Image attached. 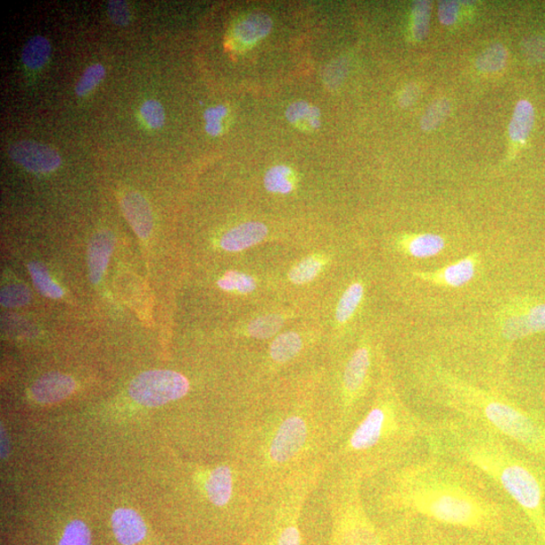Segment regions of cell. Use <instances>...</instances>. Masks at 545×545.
<instances>
[{"instance_id": "7c38bea8", "label": "cell", "mask_w": 545, "mask_h": 545, "mask_svg": "<svg viewBox=\"0 0 545 545\" xmlns=\"http://www.w3.org/2000/svg\"><path fill=\"white\" fill-rule=\"evenodd\" d=\"M481 254L473 252L465 258L434 271H413L414 278L434 287L458 289L467 285L477 276L481 266Z\"/></svg>"}, {"instance_id": "b9f144b4", "label": "cell", "mask_w": 545, "mask_h": 545, "mask_svg": "<svg viewBox=\"0 0 545 545\" xmlns=\"http://www.w3.org/2000/svg\"><path fill=\"white\" fill-rule=\"evenodd\" d=\"M459 4L456 2H442L439 7V17L442 24L454 25L458 18Z\"/></svg>"}, {"instance_id": "ac0fdd59", "label": "cell", "mask_w": 545, "mask_h": 545, "mask_svg": "<svg viewBox=\"0 0 545 545\" xmlns=\"http://www.w3.org/2000/svg\"><path fill=\"white\" fill-rule=\"evenodd\" d=\"M111 524L115 539L122 545L139 543L147 534V527L143 518L132 509L115 510L112 514Z\"/></svg>"}, {"instance_id": "7402d4cb", "label": "cell", "mask_w": 545, "mask_h": 545, "mask_svg": "<svg viewBox=\"0 0 545 545\" xmlns=\"http://www.w3.org/2000/svg\"><path fill=\"white\" fill-rule=\"evenodd\" d=\"M233 489V472L227 466H220L214 469L206 481L207 496L218 508H224L229 502Z\"/></svg>"}, {"instance_id": "e575fe53", "label": "cell", "mask_w": 545, "mask_h": 545, "mask_svg": "<svg viewBox=\"0 0 545 545\" xmlns=\"http://www.w3.org/2000/svg\"><path fill=\"white\" fill-rule=\"evenodd\" d=\"M59 545H91V534L81 520H73L64 531Z\"/></svg>"}, {"instance_id": "836d02e7", "label": "cell", "mask_w": 545, "mask_h": 545, "mask_svg": "<svg viewBox=\"0 0 545 545\" xmlns=\"http://www.w3.org/2000/svg\"><path fill=\"white\" fill-rule=\"evenodd\" d=\"M105 76V68L101 63L90 65L83 72L80 79L76 84L75 92L78 96H86L95 90Z\"/></svg>"}, {"instance_id": "83f0119b", "label": "cell", "mask_w": 545, "mask_h": 545, "mask_svg": "<svg viewBox=\"0 0 545 545\" xmlns=\"http://www.w3.org/2000/svg\"><path fill=\"white\" fill-rule=\"evenodd\" d=\"M508 52L503 45H493L483 51L477 58L478 70L483 73H494L502 70L508 63Z\"/></svg>"}, {"instance_id": "ba28073f", "label": "cell", "mask_w": 545, "mask_h": 545, "mask_svg": "<svg viewBox=\"0 0 545 545\" xmlns=\"http://www.w3.org/2000/svg\"><path fill=\"white\" fill-rule=\"evenodd\" d=\"M403 529L399 545H505V541L462 531L417 518L402 517Z\"/></svg>"}, {"instance_id": "ffe728a7", "label": "cell", "mask_w": 545, "mask_h": 545, "mask_svg": "<svg viewBox=\"0 0 545 545\" xmlns=\"http://www.w3.org/2000/svg\"><path fill=\"white\" fill-rule=\"evenodd\" d=\"M268 235V228L262 222H245L237 226L221 237V248L227 252H241L262 241Z\"/></svg>"}, {"instance_id": "7bdbcfd3", "label": "cell", "mask_w": 545, "mask_h": 545, "mask_svg": "<svg viewBox=\"0 0 545 545\" xmlns=\"http://www.w3.org/2000/svg\"><path fill=\"white\" fill-rule=\"evenodd\" d=\"M419 95L420 90L417 84H410L403 89L400 97H399V103L402 107H409L417 103Z\"/></svg>"}, {"instance_id": "d6986e66", "label": "cell", "mask_w": 545, "mask_h": 545, "mask_svg": "<svg viewBox=\"0 0 545 545\" xmlns=\"http://www.w3.org/2000/svg\"><path fill=\"white\" fill-rule=\"evenodd\" d=\"M114 244L115 237L111 230H102L92 236L88 245L89 277L92 283L97 284L103 279Z\"/></svg>"}, {"instance_id": "52a82bcc", "label": "cell", "mask_w": 545, "mask_h": 545, "mask_svg": "<svg viewBox=\"0 0 545 545\" xmlns=\"http://www.w3.org/2000/svg\"><path fill=\"white\" fill-rule=\"evenodd\" d=\"M310 480L301 477L293 479L276 501L272 510L264 514L250 534L247 545H301V533L299 527L307 483Z\"/></svg>"}, {"instance_id": "9a60e30c", "label": "cell", "mask_w": 545, "mask_h": 545, "mask_svg": "<svg viewBox=\"0 0 545 545\" xmlns=\"http://www.w3.org/2000/svg\"><path fill=\"white\" fill-rule=\"evenodd\" d=\"M445 237L432 233L405 234L398 237L397 249L414 259H429L442 254L447 249Z\"/></svg>"}, {"instance_id": "5bb4252c", "label": "cell", "mask_w": 545, "mask_h": 545, "mask_svg": "<svg viewBox=\"0 0 545 545\" xmlns=\"http://www.w3.org/2000/svg\"><path fill=\"white\" fill-rule=\"evenodd\" d=\"M273 21L264 13L245 15L232 29L229 36L230 48L245 51L254 47L271 33Z\"/></svg>"}, {"instance_id": "8d00e7d4", "label": "cell", "mask_w": 545, "mask_h": 545, "mask_svg": "<svg viewBox=\"0 0 545 545\" xmlns=\"http://www.w3.org/2000/svg\"><path fill=\"white\" fill-rule=\"evenodd\" d=\"M30 293L28 288L21 284H11L2 289V301L4 307H19L29 302Z\"/></svg>"}, {"instance_id": "603a6c76", "label": "cell", "mask_w": 545, "mask_h": 545, "mask_svg": "<svg viewBox=\"0 0 545 545\" xmlns=\"http://www.w3.org/2000/svg\"><path fill=\"white\" fill-rule=\"evenodd\" d=\"M290 124L305 132H312L321 125V114L318 107L305 102L292 103L286 111Z\"/></svg>"}, {"instance_id": "2e32d148", "label": "cell", "mask_w": 545, "mask_h": 545, "mask_svg": "<svg viewBox=\"0 0 545 545\" xmlns=\"http://www.w3.org/2000/svg\"><path fill=\"white\" fill-rule=\"evenodd\" d=\"M75 387L74 380L69 376L61 373H50L43 376L34 384L30 388V395L38 403H57L70 396Z\"/></svg>"}, {"instance_id": "5b68a950", "label": "cell", "mask_w": 545, "mask_h": 545, "mask_svg": "<svg viewBox=\"0 0 545 545\" xmlns=\"http://www.w3.org/2000/svg\"><path fill=\"white\" fill-rule=\"evenodd\" d=\"M364 478L343 472L334 501L333 545H399L403 520L388 529L376 525L364 508L360 486Z\"/></svg>"}, {"instance_id": "8992f818", "label": "cell", "mask_w": 545, "mask_h": 545, "mask_svg": "<svg viewBox=\"0 0 545 545\" xmlns=\"http://www.w3.org/2000/svg\"><path fill=\"white\" fill-rule=\"evenodd\" d=\"M320 417L304 412H292L272 422L264 443L260 445L258 467L272 483L288 475L312 451L320 436Z\"/></svg>"}, {"instance_id": "6da1fadb", "label": "cell", "mask_w": 545, "mask_h": 545, "mask_svg": "<svg viewBox=\"0 0 545 545\" xmlns=\"http://www.w3.org/2000/svg\"><path fill=\"white\" fill-rule=\"evenodd\" d=\"M384 511L506 541L516 513L493 483L458 460L428 452L389 471Z\"/></svg>"}, {"instance_id": "3957f363", "label": "cell", "mask_w": 545, "mask_h": 545, "mask_svg": "<svg viewBox=\"0 0 545 545\" xmlns=\"http://www.w3.org/2000/svg\"><path fill=\"white\" fill-rule=\"evenodd\" d=\"M417 385L429 401L545 459V418L527 411L502 391L478 385L435 358L417 368Z\"/></svg>"}, {"instance_id": "4dcf8cb0", "label": "cell", "mask_w": 545, "mask_h": 545, "mask_svg": "<svg viewBox=\"0 0 545 545\" xmlns=\"http://www.w3.org/2000/svg\"><path fill=\"white\" fill-rule=\"evenodd\" d=\"M450 112V103L447 98L436 99L431 105L428 106L424 117L420 121L421 128L431 132V130L439 128L442 122L449 117Z\"/></svg>"}, {"instance_id": "60d3db41", "label": "cell", "mask_w": 545, "mask_h": 545, "mask_svg": "<svg viewBox=\"0 0 545 545\" xmlns=\"http://www.w3.org/2000/svg\"><path fill=\"white\" fill-rule=\"evenodd\" d=\"M524 52L525 55L536 62L545 60V40L540 37L529 38L524 45Z\"/></svg>"}, {"instance_id": "1f68e13d", "label": "cell", "mask_w": 545, "mask_h": 545, "mask_svg": "<svg viewBox=\"0 0 545 545\" xmlns=\"http://www.w3.org/2000/svg\"><path fill=\"white\" fill-rule=\"evenodd\" d=\"M284 325V318L276 314L271 316L260 317L252 320L248 326V333L251 336L259 340L270 339L279 332Z\"/></svg>"}, {"instance_id": "ab89813d", "label": "cell", "mask_w": 545, "mask_h": 545, "mask_svg": "<svg viewBox=\"0 0 545 545\" xmlns=\"http://www.w3.org/2000/svg\"><path fill=\"white\" fill-rule=\"evenodd\" d=\"M107 12L113 24L118 26H127L130 21L128 5L122 0H111L107 4Z\"/></svg>"}, {"instance_id": "30bf717a", "label": "cell", "mask_w": 545, "mask_h": 545, "mask_svg": "<svg viewBox=\"0 0 545 545\" xmlns=\"http://www.w3.org/2000/svg\"><path fill=\"white\" fill-rule=\"evenodd\" d=\"M189 383L184 376L169 370L145 372L129 385V395L134 400L148 407H158L178 400L186 396Z\"/></svg>"}, {"instance_id": "7a4b0ae2", "label": "cell", "mask_w": 545, "mask_h": 545, "mask_svg": "<svg viewBox=\"0 0 545 545\" xmlns=\"http://www.w3.org/2000/svg\"><path fill=\"white\" fill-rule=\"evenodd\" d=\"M428 452L470 466L517 505L545 543V481L508 441L455 417L433 422Z\"/></svg>"}, {"instance_id": "d590c367", "label": "cell", "mask_w": 545, "mask_h": 545, "mask_svg": "<svg viewBox=\"0 0 545 545\" xmlns=\"http://www.w3.org/2000/svg\"><path fill=\"white\" fill-rule=\"evenodd\" d=\"M429 17H431V4L426 2H418L412 9V34L417 40H421L428 33Z\"/></svg>"}, {"instance_id": "ee69618b", "label": "cell", "mask_w": 545, "mask_h": 545, "mask_svg": "<svg viewBox=\"0 0 545 545\" xmlns=\"http://www.w3.org/2000/svg\"><path fill=\"white\" fill-rule=\"evenodd\" d=\"M544 400H545V391H544Z\"/></svg>"}, {"instance_id": "9c48e42d", "label": "cell", "mask_w": 545, "mask_h": 545, "mask_svg": "<svg viewBox=\"0 0 545 545\" xmlns=\"http://www.w3.org/2000/svg\"><path fill=\"white\" fill-rule=\"evenodd\" d=\"M373 365L372 350L367 343H362L352 352L344 367L343 376V409L339 419V431L347 429L354 420L358 404L362 401L371 379Z\"/></svg>"}, {"instance_id": "4316f807", "label": "cell", "mask_w": 545, "mask_h": 545, "mask_svg": "<svg viewBox=\"0 0 545 545\" xmlns=\"http://www.w3.org/2000/svg\"><path fill=\"white\" fill-rule=\"evenodd\" d=\"M302 349V340L295 333L283 334L273 341L270 357L276 363H286L295 358Z\"/></svg>"}, {"instance_id": "d6a6232c", "label": "cell", "mask_w": 545, "mask_h": 545, "mask_svg": "<svg viewBox=\"0 0 545 545\" xmlns=\"http://www.w3.org/2000/svg\"><path fill=\"white\" fill-rule=\"evenodd\" d=\"M322 262L318 258L310 257L301 260L289 273V279L296 285L309 283L317 278L322 268Z\"/></svg>"}, {"instance_id": "484cf974", "label": "cell", "mask_w": 545, "mask_h": 545, "mask_svg": "<svg viewBox=\"0 0 545 545\" xmlns=\"http://www.w3.org/2000/svg\"><path fill=\"white\" fill-rule=\"evenodd\" d=\"M296 176L290 167L279 165L268 170L264 178L265 187L276 194H288L295 188Z\"/></svg>"}, {"instance_id": "74e56055", "label": "cell", "mask_w": 545, "mask_h": 545, "mask_svg": "<svg viewBox=\"0 0 545 545\" xmlns=\"http://www.w3.org/2000/svg\"><path fill=\"white\" fill-rule=\"evenodd\" d=\"M228 110L225 105L211 107L204 112L205 130L212 136H218L224 130V120L227 117Z\"/></svg>"}, {"instance_id": "f1b7e54d", "label": "cell", "mask_w": 545, "mask_h": 545, "mask_svg": "<svg viewBox=\"0 0 545 545\" xmlns=\"http://www.w3.org/2000/svg\"><path fill=\"white\" fill-rule=\"evenodd\" d=\"M28 268L36 287L43 295L55 299L63 296V290L51 279L47 268L42 264L33 262Z\"/></svg>"}, {"instance_id": "f546056e", "label": "cell", "mask_w": 545, "mask_h": 545, "mask_svg": "<svg viewBox=\"0 0 545 545\" xmlns=\"http://www.w3.org/2000/svg\"><path fill=\"white\" fill-rule=\"evenodd\" d=\"M219 286L225 291L249 294L257 288L252 276L237 271H228L219 280Z\"/></svg>"}, {"instance_id": "8fae6325", "label": "cell", "mask_w": 545, "mask_h": 545, "mask_svg": "<svg viewBox=\"0 0 545 545\" xmlns=\"http://www.w3.org/2000/svg\"><path fill=\"white\" fill-rule=\"evenodd\" d=\"M499 333L508 343L545 332V302L510 303L499 312Z\"/></svg>"}, {"instance_id": "e0dca14e", "label": "cell", "mask_w": 545, "mask_h": 545, "mask_svg": "<svg viewBox=\"0 0 545 545\" xmlns=\"http://www.w3.org/2000/svg\"><path fill=\"white\" fill-rule=\"evenodd\" d=\"M120 206L136 235L147 239L153 229V216L147 201L137 192H128L121 197Z\"/></svg>"}, {"instance_id": "d4e9b609", "label": "cell", "mask_w": 545, "mask_h": 545, "mask_svg": "<svg viewBox=\"0 0 545 545\" xmlns=\"http://www.w3.org/2000/svg\"><path fill=\"white\" fill-rule=\"evenodd\" d=\"M365 296V286L363 283L355 282L343 292L339 305L336 307L335 318L340 324L347 322L354 317Z\"/></svg>"}, {"instance_id": "4fadbf2b", "label": "cell", "mask_w": 545, "mask_h": 545, "mask_svg": "<svg viewBox=\"0 0 545 545\" xmlns=\"http://www.w3.org/2000/svg\"><path fill=\"white\" fill-rule=\"evenodd\" d=\"M9 155L13 162L36 174H47L56 171L62 163L58 152L33 141L14 143L9 148Z\"/></svg>"}, {"instance_id": "f35d334b", "label": "cell", "mask_w": 545, "mask_h": 545, "mask_svg": "<svg viewBox=\"0 0 545 545\" xmlns=\"http://www.w3.org/2000/svg\"><path fill=\"white\" fill-rule=\"evenodd\" d=\"M142 118L151 128L158 129L165 124L164 107L157 101L145 102L141 107Z\"/></svg>"}, {"instance_id": "44dd1931", "label": "cell", "mask_w": 545, "mask_h": 545, "mask_svg": "<svg viewBox=\"0 0 545 545\" xmlns=\"http://www.w3.org/2000/svg\"><path fill=\"white\" fill-rule=\"evenodd\" d=\"M535 125V109L528 99H520L516 105L508 128L510 141L514 148L524 147Z\"/></svg>"}, {"instance_id": "cb8c5ba5", "label": "cell", "mask_w": 545, "mask_h": 545, "mask_svg": "<svg viewBox=\"0 0 545 545\" xmlns=\"http://www.w3.org/2000/svg\"><path fill=\"white\" fill-rule=\"evenodd\" d=\"M52 45L47 37L35 36L27 42L21 51V61L29 69L37 70L48 62Z\"/></svg>"}, {"instance_id": "277c9868", "label": "cell", "mask_w": 545, "mask_h": 545, "mask_svg": "<svg viewBox=\"0 0 545 545\" xmlns=\"http://www.w3.org/2000/svg\"><path fill=\"white\" fill-rule=\"evenodd\" d=\"M433 422L414 413L399 395L385 365L370 409L337 450L342 471L364 479L403 464L413 444L432 431Z\"/></svg>"}]
</instances>
